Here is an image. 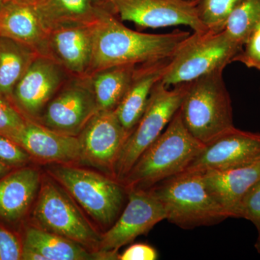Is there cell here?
Segmentation results:
<instances>
[{
    "mask_svg": "<svg viewBox=\"0 0 260 260\" xmlns=\"http://www.w3.org/2000/svg\"><path fill=\"white\" fill-rule=\"evenodd\" d=\"M191 32L176 30L168 34L133 30L102 5L93 25V48L88 77L99 70L170 59Z\"/></svg>",
    "mask_w": 260,
    "mask_h": 260,
    "instance_id": "6da1fadb",
    "label": "cell"
},
{
    "mask_svg": "<svg viewBox=\"0 0 260 260\" xmlns=\"http://www.w3.org/2000/svg\"><path fill=\"white\" fill-rule=\"evenodd\" d=\"M204 146L186 129L179 109L121 183L127 191L150 189L184 172Z\"/></svg>",
    "mask_w": 260,
    "mask_h": 260,
    "instance_id": "7a4b0ae2",
    "label": "cell"
},
{
    "mask_svg": "<svg viewBox=\"0 0 260 260\" xmlns=\"http://www.w3.org/2000/svg\"><path fill=\"white\" fill-rule=\"evenodd\" d=\"M223 72L190 82L179 108L186 129L204 145L234 127L232 99Z\"/></svg>",
    "mask_w": 260,
    "mask_h": 260,
    "instance_id": "3957f363",
    "label": "cell"
},
{
    "mask_svg": "<svg viewBox=\"0 0 260 260\" xmlns=\"http://www.w3.org/2000/svg\"><path fill=\"white\" fill-rule=\"evenodd\" d=\"M149 190L164 207L166 220L181 229L208 226L229 218L208 191L201 172L181 173Z\"/></svg>",
    "mask_w": 260,
    "mask_h": 260,
    "instance_id": "277c9868",
    "label": "cell"
},
{
    "mask_svg": "<svg viewBox=\"0 0 260 260\" xmlns=\"http://www.w3.org/2000/svg\"><path fill=\"white\" fill-rule=\"evenodd\" d=\"M242 48L225 30L193 32L171 58L162 83L169 88L190 83L213 72L223 71L228 64L234 62Z\"/></svg>",
    "mask_w": 260,
    "mask_h": 260,
    "instance_id": "5b68a950",
    "label": "cell"
},
{
    "mask_svg": "<svg viewBox=\"0 0 260 260\" xmlns=\"http://www.w3.org/2000/svg\"><path fill=\"white\" fill-rule=\"evenodd\" d=\"M189 83L167 87L161 80L154 85L146 107L123 147L114 170L121 182L145 150L162 134L181 107Z\"/></svg>",
    "mask_w": 260,
    "mask_h": 260,
    "instance_id": "8992f818",
    "label": "cell"
},
{
    "mask_svg": "<svg viewBox=\"0 0 260 260\" xmlns=\"http://www.w3.org/2000/svg\"><path fill=\"white\" fill-rule=\"evenodd\" d=\"M49 173L101 225L109 226L115 222L126 191L121 182L113 177L70 166H54Z\"/></svg>",
    "mask_w": 260,
    "mask_h": 260,
    "instance_id": "52a82bcc",
    "label": "cell"
},
{
    "mask_svg": "<svg viewBox=\"0 0 260 260\" xmlns=\"http://www.w3.org/2000/svg\"><path fill=\"white\" fill-rule=\"evenodd\" d=\"M32 218L36 226L99 251L102 236L66 191L53 181H43Z\"/></svg>",
    "mask_w": 260,
    "mask_h": 260,
    "instance_id": "ba28073f",
    "label": "cell"
},
{
    "mask_svg": "<svg viewBox=\"0 0 260 260\" xmlns=\"http://www.w3.org/2000/svg\"><path fill=\"white\" fill-rule=\"evenodd\" d=\"M97 112L90 77L70 76L48 104L38 122L61 134L78 136Z\"/></svg>",
    "mask_w": 260,
    "mask_h": 260,
    "instance_id": "9c48e42d",
    "label": "cell"
},
{
    "mask_svg": "<svg viewBox=\"0 0 260 260\" xmlns=\"http://www.w3.org/2000/svg\"><path fill=\"white\" fill-rule=\"evenodd\" d=\"M102 5L121 21L133 22L140 30L186 25L193 32H207L195 5L179 0H102Z\"/></svg>",
    "mask_w": 260,
    "mask_h": 260,
    "instance_id": "30bf717a",
    "label": "cell"
},
{
    "mask_svg": "<svg viewBox=\"0 0 260 260\" xmlns=\"http://www.w3.org/2000/svg\"><path fill=\"white\" fill-rule=\"evenodd\" d=\"M70 77L54 59L37 56L15 85L11 102L27 119L38 121Z\"/></svg>",
    "mask_w": 260,
    "mask_h": 260,
    "instance_id": "8fae6325",
    "label": "cell"
},
{
    "mask_svg": "<svg viewBox=\"0 0 260 260\" xmlns=\"http://www.w3.org/2000/svg\"><path fill=\"white\" fill-rule=\"evenodd\" d=\"M166 220L164 207L149 189L128 191V203L119 219L102 236L99 251H114L148 234Z\"/></svg>",
    "mask_w": 260,
    "mask_h": 260,
    "instance_id": "7c38bea8",
    "label": "cell"
},
{
    "mask_svg": "<svg viewBox=\"0 0 260 260\" xmlns=\"http://www.w3.org/2000/svg\"><path fill=\"white\" fill-rule=\"evenodd\" d=\"M129 135L114 111H98L78 136L82 160L114 178L116 160Z\"/></svg>",
    "mask_w": 260,
    "mask_h": 260,
    "instance_id": "4fadbf2b",
    "label": "cell"
},
{
    "mask_svg": "<svg viewBox=\"0 0 260 260\" xmlns=\"http://www.w3.org/2000/svg\"><path fill=\"white\" fill-rule=\"evenodd\" d=\"M260 160V133L234 126L204 148L184 172H205L244 167Z\"/></svg>",
    "mask_w": 260,
    "mask_h": 260,
    "instance_id": "5bb4252c",
    "label": "cell"
},
{
    "mask_svg": "<svg viewBox=\"0 0 260 260\" xmlns=\"http://www.w3.org/2000/svg\"><path fill=\"white\" fill-rule=\"evenodd\" d=\"M17 143L41 161L66 164L82 160L78 136L61 134L30 119Z\"/></svg>",
    "mask_w": 260,
    "mask_h": 260,
    "instance_id": "9a60e30c",
    "label": "cell"
},
{
    "mask_svg": "<svg viewBox=\"0 0 260 260\" xmlns=\"http://www.w3.org/2000/svg\"><path fill=\"white\" fill-rule=\"evenodd\" d=\"M93 25L61 28L48 34L51 59L70 76H88L93 56Z\"/></svg>",
    "mask_w": 260,
    "mask_h": 260,
    "instance_id": "2e32d148",
    "label": "cell"
},
{
    "mask_svg": "<svg viewBox=\"0 0 260 260\" xmlns=\"http://www.w3.org/2000/svg\"><path fill=\"white\" fill-rule=\"evenodd\" d=\"M208 191L229 218H237L248 190L260 179V160L244 167L201 172Z\"/></svg>",
    "mask_w": 260,
    "mask_h": 260,
    "instance_id": "e0dca14e",
    "label": "cell"
},
{
    "mask_svg": "<svg viewBox=\"0 0 260 260\" xmlns=\"http://www.w3.org/2000/svg\"><path fill=\"white\" fill-rule=\"evenodd\" d=\"M0 37L28 46L39 56L50 58L49 36L32 5L8 1L0 12Z\"/></svg>",
    "mask_w": 260,
    "mask_h": 260,
    "instance_id": "ac0fdd59",
    "label": "cell"
},
{
    "mask_svg": "<svg viewBox=\"0 0 260 260\" xmlns=\"http://www.w3.org/2000/svg\"><path fill=\"white\" fill-rule=\"evenodd\" d=\"M170 59L135 67L127 91L114 111L121 124L129 133L143 115L152 89L162 79Z\"/></svg>",
    "mask_w": 260,
    "mask_h": 260,
    "instance_id": "d6986e66",
    "label": "cell"
},
{
    "mask_svg": "<svg viewBox=\"0 0 260 260\" xmlns=\"http://www.w3.org/2000/svg\"><path fill=\"white\" fill-rule=\"evenodd\" d=\"M40 178L37 169L23 167L0 179V218L16 222L23 218L37 194Z\"/></svg>",
    "mask_w": 260,
    "mask_h": 260,
    "instance_id": "ffe728a7",
    "label": "cell"
},
{
    "mask_svg": "<svg viewBox=\"0 0 260 260\" xmlns=\"http://www.w3.org/2000/svg\"><path fill=\"white\" fill-rule=\"evenodd\" d=\"M32 5L48 34L61 28L94 25L101 7L91 0H35Z\"/></svg>",
    "mask_w": 260,
    "mask_h": 260,
    "instance_id": "44dd1931",
    "label": "cell"
},
{
    "mask_svg": "<svg viewBox=\"0 0 260 260\" xmlns=\"http://www.w3.org/2000/svg\"><path fill=\"white\" fill-rule=\"evenodd\" d=\"M23 245L32 248L47 260L119 259L114 251H92L79 243L32 225L25 229Z\"/></svg>",
    "mask_w": 260,
    "mask_h": 260,
    "instance_id": "7402d4cb",
    "label": "cell"
},
{
    "mask_svg": "<svg viewBox=\"0 0 260 260\" xmlns=\"http://www.w3.org/2000/svg\"><path fill=\"white\" fill-rule=\"evenodd\" d=\"M37 56L28 46L0 37V97L11 102L15 85Z\"/></svg>",
    "mask_w": 260,
    "mask_h": 260,
    "instance_id": "603a6c76",
    "label": "cell"
},
{
    "mask_svg": "<svg viewBox=\"0 0 260 260\" xmlns=\"http://www.w3.org/2000/svg\"><path fill=\"white\" fill-rule=\"evenodd\" d=\"M135 64L110 67L90 75L98 111H115L127 91Z\"/></svg>",
    "mask_w": 260,
    "mask_h": 260,
    "instance_id": "cb8c5ba5",
    "label": "cell"
},
{
    "mask_svg": "<svg viewBox=\"0 0 260 260\" xmlns=\"http://www.w3.org/2000/svg\"><path fill=\"white\" fill-rule=\"evenodd\" d=\"M259 23L260 0H241L228 20L225 30L233 40L243 46Z\"/></svg>",
    "mask_w": 260,
    "mask_h": 260,
    "instance_id": "d4e9b609",
    "label": "cell"
},
{
    "mask_svg": "<svg viewBox=\"0 0 260 260\" xmlns=\"http://www.w3.org/2000/svg\"><path fill=\"white\" fill-rule=\"evenodd\" d=\"M241 0H198L195 5L197 15L207 31L225 30L228 20Z\"/></svg>",
    "mask_w": 260,
    "mask_h": 260,
    "instance_id": "484cf974",
    "label": "cell"
},
{
    "mask_svg": "<svg viewBox=\"0 0 260 260\" xmlns=\"http://www.w3.org/2000/svg\"><path fill=\"white\" fill-rule=\"evenodd\" d=\"M27 121L13 103L0 97V135L17 143Z\"/></svg>",
    "mask_w": 260,
    "mask_h": 260,
    "instance_id": "4316f807",
    "label": "cell"
},
{
    "mask_svg": "<svg viewBox=\"0 0 260 260\" xmlns=\"http://www.w3.org/2000/svg\"><path fill=\"white\" fill-rule=\"evenodd\" d=\"M237 218L249 220L258 232L257 240H260V179L253 184L241 202Z\"/></svg>",
    "mask_w": 260,
    "mask_h": 260,
    "instance_id": "83f0119b",
    "label": "cell"
},
{
    "mask_svg": "<svg viewBox=\"0 0 260 260\" xmlns=\"http://www.w3.org/2000/svg\"><path fill=\"white\" fill-rule=\"evenodd\" d=\"M234 61H239L248 68L260 71V23L248 36L242 51L236 56Z\"/></svg>",
    "mask_w": 260,
    "mask_h": 260,
    "instance_id": "f1b7e54d",
    "label": "cell"
},
{
    "mask_svg": "<svg viewBox=\"0 0 260 260\" xmlns=\"http://www.w3.org/2000/svg\"><path fill=\"white\" fill-rule=\"evenodd\" d=\"M32 157L20 145L4 135H0V161L9 167H22Z\"/></svg>",
    "mask_w": 260,
    "mask_h": 260,
    "instance_id": "f546056e",
    "label": "cell"
},
{
    "mask_svg": "<svg viewBox=\"0 0 260 260\" xmlns=\"http://www.w3.org/2000/svg\"><path fill=\"white\" fill-rule=\"evenodd\" d=\"M23 243L13 232L0 225V260L21 259Z\"/></svg>",
    "mask_w": 260,
    "mask_h": 260,
    "instance_id": "4dcf8cb0",
    "label": "cell"
},
{
    "mask_svg": "<svg viewBox=\"0 0 260 260\" xmlns=\"http://www.w3.org/2000/svg\"><path fill=\"white\" fill-rule=\"evenodd\" d=\"M158 259V252L153 246L146 244H133L121 254L120 260H155Z\"/></svg>",
    "mask_w": 260,
    "mask_h": 260,
    "instance_id": "1f68e13d",
    "label": "cell"
},
{
    "mask_svg": "<svg viewBox=\"0 0 260 260\" xmlns=\"http://www.w3.org/2000/svg\"><path fill=\"white\" fill-rule=\"evenodd\" d=\"M21 259L23 260H47L40 253L38 252L32 248L23 245L22 251Z\"/></svg>",
    "mask_w": 260,
    "mask_h": 260,
    "instance_id": "d6a6232c",
    "label": "cell"
},
{
    "mask_svg": "<svg viewBox=\"0 0 260 260\" xmlns=\"http://www.w3.org/2000/svg\"><path fill=\"white\" fill-rule=\"evenodd\" d=\"M11 169V167H9L4 162L0 161V179L10 173Z\"/></svg>",
    "mask_w": 260,
    "mask_h": 260,
    "instance_id": "836d02e7",
    "label": "cell"
},
{
    "mask_svg": "<svg viewBox=\"0 0 260 260\" xmlns=\"http://www.w3.org/2000/svg\"><path fill=\"white\" fill-rule=\"evenodd\" d=\"M6 1H13L17 2V3H25V4L32 5L35 0H6Z\"/></svg>",
    "mask_w": 260,
    "mask_h": 260,
    "instance_id": "e575fe53",
    "label": "cell"
},
{
    "mask_svg": "<svg viewBox=\"0 0 260 260\" xmlns=\"http://www.w3.org/2000/svg\"><path fill=\"white\" fill-rule=\"evenodd\" d=\"M179 1L184 2V3H189V4L196 5L198 0H179Z\"/></svg>",
    "mask_w": 260,
    "mask_h": 260,
    "instance_id": "d590c367",
    "label": "cell"
},
{
    "mask_svg": "<svg viewBox=\"0 0 260 260\" xmlns=\"http://www.w3.org/2000/svg\"><path fill=\"white\" fill-rule=\"evenodd\" d=\"M91 1L97 6H102V0H91Z\"/></svg>",
    "mask_w": 260,
    "mask_h": 260,
    "instance_id": "8d00e7d4",
    "label": "cell"
},
{
    "mask_svg": "<svg viewBox=\"0 0 260 260\" xmlns=\"http://www.w3.org/2000/svg\"><path fill=\"white\" fill-rule=\"evenodd\" d=\"M7 3L6 0H0V12L2 11V10L4 8L5 3Z\"/></svg>",
    "mask_w": 260,
    "mask_h": 260,
    "instance_id": "74e56055",
    "label": "cell"
},
{
    "mask_svg": "<svg viewBox=\"0 0 260 260\" xmlns=\"http://www.w3.org/2000/svg\"><path fill=\"white\" fill-rule=\"evenodd\" d=\"M255 248L256 251H257L258 252L260 253V240H256V242L255 244Z\"/></svg>",
    "mask_w": 260,
    "mask_h": 260,
    "instance_id": "f35d334b",
    "label": "cell"
}]
</instances>
